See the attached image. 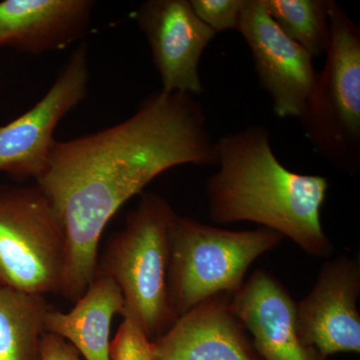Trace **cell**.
<instances>
[{"mask_svg": "<svg viewBox=\"0 0 360 360\" xmlns=\"http://www.w3.org/2000/svg\"><path fill=\"white\" fill-rule=\"evenodd\" d=\"M194 13L217 33L236 30L245 0H189Z\"/></svg>", "mask_w": 360, "mask_h": 360, "instance_id": "ac0fdd59", "label": "cell"}, {"mask_svg": "<svg viewBox=\"0 0 360 360\" xmlns=\"http://www.w3.org/2000/svg\"><path fill=\"white\" fill-rule=\"evenodd\" d=\"M184 165H215V141L191 94L149 96L124 122L56 141L37 186L65 236L59 295L77 302L96 278L98 243L111 217L155 177Z\"/></svg>", "mask_w": 360, "mask_h": 360, "instance_id": "6da1fadb", "label": "cell"}, {"mask_svg": "<svg viewBox=\"0 0 360 360\" xmlns=\"http://www.w3.org/2000/svg\"><path fill=\"white\" fill-rule=\"evenodd\" d=\"M155 345L134 321L124 317L110 345V360H153Z\"/></svg>", "mask_w": 360, "mask_h": 360, "instance_id": "e0dca14e", "label": "cell"}, {"mask_svg": "<svg viewBox=\"0 0 360 360\" xmlns=\"http://www.w3.org/2000/svg\"><path fill=\"white\" fill-rule=\"evenodd\" d=\"M326 60L297 118L315 153L345 174L360 167V26L329 0Z\"/></svg>", "mask_w": 360, "mask_h": 360, "instance_id": "277c9868", "label": "cell"}, {"mask_svg": "<svg viewBox=\"0 0 360 360\" xmlns=\"http://www.w3.org/2000/svg\"><path fill=\"white\" fill-rule=\"evenodd\" d=\"M163 91L200 94L198 66L217 32L196 16L189 0H148L136 11Z\"/></svg>", "mask_w": 360, "mask_h": 360, "instance_id": "9c48e42d", "label": "cell"}, {"mask_svg": "<svg viewBox=\"0 0 360 360\" xmlns=\"http://www.w3.org/2000/svg\"><path fill=\"white\" fill-rule=\"evenodd\" d=\"M238 32L255 60L259 85L277 117L298 118L316 79L312 56L281 30L262 0H245Z\"/></svg>", "mask_w": 360, "mask_h": 360, "instance_id": "ba28073f", "label": "cell"}, {"mask_svg": "<svg viewBox=\"0 0 360 360\" xmlns=\"http://www.w3.org/2000/svg\"><path fill=\"white\" fill-rule=\"evenodd\" d=\"M39 360H82L77 348L53 333H44L39 341Z\"/></svg>", "mask_w": 360, "mask_h": 360, "instance_id": "d6986e66", "label": "cell"}, {"mask_svg": "<svg viewBox=\"0 0 360 360\" xmlns=\"http://www.w3.org/2000/svg\"><path fill=\"white\" fill-rule=\"evenodd\" d=\"M89 79L86 46L79 45L39 103L0 127V172L15 179H39L56 141L54 129L82 103Z\"/></svg>", "mask_w": 360, "mask_h": 360, "instance_id": "52a82bcc", "label": "cell"}, {"mask_svg": "<svg viewBox=\"0 0 360 360\" xmlns=\"http://www.w3.org/2000/svg\"><path fill=\"white\" fill-rule=\"evenodd\" d=\"M278 232L227 231L175 214L169 229L168 293L176 319L219 295H233L252 262L283 240Z\"/></svg>", "mask_w": 360, "mask_h": 360, "instance_id": "5b68a950", "label": "cell"}, {"mask_svg": "<svg viewBox=\"0 0 360 360\" xmlns=\"http://www.w3.org/2000/svg\"><path fill=\"white\" fill-rule=\"evenodd\" d=\"M360 270L354 260L336 258L322 267L307 297L296 303L300 338L321 357L360 352Z\"/></svg>", "mask_w": 360, "mask_h": 360, "instance_id": "30bf717a", "label": "cell"}, {"mask_svg": "<svg viewBox=\"0 0 360 360\" xmlns=\"http://www.w3.org/2000/svg\"><path fill=\"white\" fill-rule=\"evenodd\" d=\"M229 295L213 296L181 315L155 341L153 360H255Z\"/></svg>", "mask_w": 360, "mask_h": 360, "instance_id": "7c38bea8", "label": "cell"}, {"mask_svg": "<svg viewBox=\"0 0 360 360\" xmlns=\"http://www.w3.org/2000/svg\"><path fill=\"white\" fill-rule=\"evenodd\" d=\"M219 169L206 184L208 213L219 224L250 221L278 232L314 257H328L333 245L321 210L328 182L297 174L274 155L269 131L260 125L215 141Z\"/></svg>", "mask_w": 360, "mask_h": 360, "instance_id": "7a4b0ae2", "label": "cell"}, {"mask_svg": "<svg viewBox=\"0 0 360 360\" xmlns=\"http://www.w3.org/2000/svg\"><path fill=\"white\" fill-rule=\"evenodd\" d=\"M44 295L22 292L0 283V360H39Z\"/></svg>", "mask_w": 360, "mask_h": 360, "instance_id": "9a60e30c", "label": "cell"}, {"mask_svg": "<svg viewBox=\"0 0 360 360\" xmlns=\"http://www.w3.org/2000/svg\"><path fill=\"white\" fill-rule=\"evenodd\" d=\"M124 309L120 286L110 277L96 274L70 312L47 309L44 333L70 341L86 360H110L111 321L115 314L123 315Z\"/></svg>", "mask_w": 360, "mask_h": 360, "instance_id": "5bb4252c", "label": "cell"}, {"mask_svg": "<svg viewBox=\"0 0 360 360\" xmlns=\"http://www.w3.org/2000/svg\"><path fill=\"white\" fill-rule=\"evenodd\" d=\"M65 255V232L39 187H0V283L59 295Z\"/></svg>", "mask_w": 360, "mask_h": 360, "instance_id": "8992f818", "label": "cell"}, {"mask_svg": "<svg viewBox=\"0 0 360 360\" xmlns=\"http://www.w3.org/2000/svg\"><path fill=\"white\" fill-rule=\"evenodd\" d=\"M175 214L162 196L144 194L97 265L96 274L110 277L120 286L123 317L134 321L149 340L176 321L168 293L169 229Z\"/></svg>", "mask_w": 360, "mask_h": 360, "instance_id": "3957f363", "label": "cell"}, {"mask_svg": "<svg viewBox=\"0 0 360 360\" xmlns=\"http://www.w3.org/2000/svg\"><path fill=\"white\" fill-rule=\"evenodd\" d=\"M231 307L264 360H321L300 338L295 300L269 272L255 270L232 296Z\"/></svg>", "mask_w": 360, "mask_h": 360, "instance_id": "8fae6325", "label": "cell"}, {"mask_svg": "<svg viewBox=\"0 0 360 360\" xmlns=\"http://www.w3.org/2000/svg\"><path fill=\"white\" fill-rule=\"evenodd\" d=\"M91 0H4L0 47L41 54L77 41L89 25Z\"/></svg>", "mask_w": 360, "mask_h": 360, "instance_id": "4fadbf2b", "label": "cell"}, {"mask_svg": "<svg viewBox=\"0 0 360 360\" xmlns=\"http://www.w3.org/2000/svg\"><path fill=\"white\" fill-rule=\"evenodd\" d=\"M279 30L312 58L326 53L329 41V0H262Z\"/></svg>", "mask_w": 360, "mask_h": 360, "instance_id": "2e32d148", "label": "cell"}]
</instances>
